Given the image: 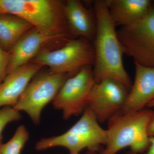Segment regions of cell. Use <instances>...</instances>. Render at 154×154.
<instances>
[{"instance_id":"6da1fadb","label":"cell","mask_w":154,"mask_h":154,"mask_svg":"<svg viewBox=\"0 0 154 154\" xmlns=\"http://www.w3.org/2000/svg\"><path fill=\"white\" fill-rule=\"evenodd\" d=\"M94 11L96 23L93 41L95 54L93 68L95 83L111 79L121 83L130 91L132 83L123 66L124 50L105 0L95 1Z\"/></svg>"},{"instance_id":"7a4b0ae2","label":"cell","mask_w":154,"mask_h":154,"mask_svg":"<svg viewBox=\"0 0 154 154\" xmlns=\"http://www.w3.org/2000/svg\"><path fill=\"white\" fill-rule=\"evenodd\" d=\"M154 110L144 109L123 113L121 111L107 121L105 147L99 154H116L128 147L129 154H142L150 142L148 128Z\"/></svg>"},{"instance_id":"3957f363","label":"cell","mask_w":154,"mask_h":154,"mask_svg":"<svg viewBox=\"0 0 154 154\" xmlns=\"http://www.w3.org/2000/svg\"><path fill=\"white\" fill-rule=\"evenodd\" d=\"M15 15L45 33L70 38L63 5L54 0H0V14Z\"/></svg>"},{"instance_id":"277c9868","label":"cell","mask_w":154,"mask_h":154,"mask_svg":"<svg viewBox=\"0 0 154 154\" xmlns=\"http://www.w3.org/2000/svg\"><path fill=\"white\" fill-rule=\"evenodd\" d=\"M95 51L93 42L85 38L71 39L56 50L44 48L31 61L57 73L76 74L81 69L94 66Z\"/></svg>"},{"instance_id":"5b68a950","label":"cell","mask_w":154,"mask_h":154,"mask_svg":"<svg viewBox=\"0 0 154 154\" xmlns=\"http://www.w3.org/2000/svg\"><path fill=\"white\" fill-rule=\"evenodd\" d=\"M107 139L106 130L99 125L96 116L88 107L82 117L64 133L48 138L49 148L60 146L68 150L69 154H80L87 149L88 151L100 153Z\"/></svg>"},{"instance_id":"8992f818","label":"cell","mask_w":154,"mask_h":154,"mask_svg":"<svg viewBox=\"0 0 154 154\" xmlns=\"http://www.w3.org/2000/svg\"><path fill=\"white\" fill-rule=\"evenodd\" d=\"M69 77V75L50 70L40 73L30 82L13 107L19 112H25L34 124H39L43 108L53 101Z\"/></svg>"},{"instance_id":"52a82bcc","label":"cell","mask_w":154,"mask_h":154,"mask_svg":"<svg viewBox=\"0 0 154 154\" xmlns=\"http://www.w3.org/2000/svg\"><path fill=\"white\" fill-rule=\"evenodd\" d=\"M124 54L134 62L154 67V8L139 21L117 31Z\"/></svg>"},{"instance_id":"ba28073f","label":"cell","mask_w":154,"mask_h":154,"mask_svg":"<svg viewBox=\"0 0 154 154\" xmlns=\"http://www.w3.org/2000/svg\"><path fill=\"white\" fill-rule=\"evenodd\" d=\"M95 83L92 66L84 67L65 81L53 101L54 108L62 111L64 119L82 114Z\"/></svg>"},{"instance_id":"9c48e42d","label":"cell","mask_w":154,"mask_h":154,"mask_svg":"<svg viewBox=\"0 0 154 154\" xmlns=\"http://www.w3.org/2000/svg\"><path fill=\"white\" fill-rule=\"evenodd\" d=\"M129 90L111 79L95 83L88 96L87 106L99 123H105L122 110Z\"/></svg>"},{"instance_id":"30bf717a","label":"cell","mask_w":154,"mask_h":154,"mask_svg":"<svg viewBox=\"0 0 154 154\" xmlns=\"http://www.w3.org/2000/svg\"><path fill=\"white\" fill-rule=\"evenodd\" d=\"M71 39L66 36L45 33L33 27L24 34L9 51L8 74L30 62L50 43L57 40L66 42Z\"/></svg>"},{"instance_id":"8fae6325","label":"cell","mask_w":154,"mask_h":154,"mask_svg":"<svg viewBox=\"0 0 154 154\" xmlns=\"http://www.w3.org/2000/svg\"><path fill=\"white\" fill-rule=\"evenodd\" d=\"M43 66L30 62L11 72L0 85V108L14 106L30 81Z\"/></svg>"},{"instance_id":"7c38bea8","label":"cell","mask_w":154,"mask_h":154,"mask_svg":"<svg viewBox=\"0 0 154 154\" xmlns=\"http://www.w3.org/2000/svg\"><path fill=\"white\" fill-rule=\"evenodd\" d=\"M135 76L121 112L131 113L144 109L154 101V67L134 63Z\"/></svg>"},{"instance_id":"4fadbf2b","label":"cell","mask_w":154,"mask_h":154,"mask_svg":"<svg viewBox=\"0 0 154 154\" xmlns=\"http://www.w3.org/2000/svg\"><path fill=\"white\" fill-rule=\"evenodd\" d=\"M66 20L72 35L93 42L96 34V23L92 13L78 0H69L63 5Z\"/></svg>"},{"instance_id":"5bb4252c","label":"cell","mask_w":154,"mask_h":154,"mask_svg":"<svg viewBox=\"0 0 154 154\" xmlns=\"http://www.w3.org/2000/svg\"><path fill=\"white\" fill-rule=\"evenodd\" d=\"M116 26H130L142 19L152 7L150 0H105Z\"/></svg>"},{"instance_id":"9a60e30c","label":"cell","mask_w":154,"mask_h":154,"mask_svg":"<svg viewBox=\"0 0 154 154\" xmlns=\"http://www.w3.org/2000/svg\"><path fill=\"white\" fill-rule=\"evenodd\" d=\"M33 28L29 22L17 16L0 14V45L9 52L19 39Z\"/></svg>"},{"instance_id":"2e32d148","label":"cell","mask_w":154,"mask_h":154,"mask_svg":"<svg viewBox=\"0 0 154 154\" xmlns=\"http://www.w3.org/2000/svg\"><path fill=\"white\" fill-rule=\"evenodd\" d=\"M29 137V133L25 125H20L10 140L0 145V154H21Z\"/></svg>"},{"instance_id":"e0dca14e","label":"cell","mask_w":154,"mask_h":154,"mask_svg":"<svg viewBox=\"0 0 154 154\" xmlns=\"http://www.w3.org/2000/svg\"><path fill=\"white\" fill-rule=\"evenodd\" d=\"M21 117L20 112L12 106L0 108V145L2 144V132L6 125L13 122L18 121Z\"/></svg>"},{"instance_id":"ac0fdd59","label":"cell","mask_w":154,"mask_h":154,"mask_svg":"<svg viewBox=\"0 0 154 154\" xmlns=\"http://www.w3.org/2000/svg\"><path fill=\"white\" fill-rule=\"evenodd\" d=\"M10 57V53L3 49L0 45V85L8 75Z\"/></svg>"},{"instance_id":"d6986e66","label":"cell","mask_w":154,"mask_h":154,"mask_svg":"<svg viewBox=\"0 0 154 154\" xmlns=\"http://www.w3.org/2000/svg\"><path fill=\"white\" fill-rule=\"evenodd\" d=\"M148 134L150 137H154V110L148 128Z\"/></svg>"},{"instance_id":"ffe728a7","label":"cell","mask_w":154,"mask_h":154,"mask_svg":"<svg viewBox=\"0 0 154 154\" xmlns=\"http://www.w3.org/2000/svg\"><path fill=\"white\" fill-rule=\"evenodd\" d=\"M150 144L148 149L142 154H154V137H150Z\"/></svg>"},{"instance_id":"44dd1931","label":"cell","mask_w":154,"mask_h":154,"mask_svg":"<svg viewBox=\"0 0 154 154\" xmlns=\"http://www.w3.org/2000/svg\"><path fill=\"white\" fill-rule=\"evenodd\" d=\"M147 107L149 108H154V101H152V102H150L147 105Z\"/></svg>"},{"instance_id":"7402d4cb","label":"cell","mask_w":154,"mask_h":154,"mask_svg":"<svg viewBox=\"0 0 154 154\" xmlns=\"http://www.w3.org/2000/svg\"><path fill=\"white\" fill-rule=\"evenodd\" d=\"M85 154H97V153L93 152L88 151V152Z\"/></svg>"}]
</instances>
